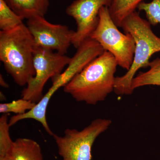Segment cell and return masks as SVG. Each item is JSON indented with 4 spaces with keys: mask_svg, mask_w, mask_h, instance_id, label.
<instances>
[{
    "mask_svg": "<svg viewBox=\"0 0 160 160\" xmlns=\"http://www.w3.org/2000/svg\"><path fill=\"white\" fill-rule=\"evenodd\" d=\"M107 119L93 120L82 130L67 129L63 136L53 135L59 154L62 160H92V149L97 138L111 126Z\"/></svg>",
    "mask_w": 160,
    "mask_h": 160,
    "instance_id": "cell-5",
    "label": "cell"
},
{
    "mask_svg": "<svg viewBox=\"0 0 160 160\" xmlns=\"http://www.w3.org/2000/svg\"><path fill=\"white\" fill-rule=\"evenodd\" d=\"M105 51L95 40L89 38L81 44L65 71L52 79V86L36 105L37 109L41 112H46L52 97L61 87L66 86L75 76L91 61L102 54Z\"/></svg>",
    "mask_w": 160,
    "mask_h": 160,
    "instance_id": "cell-8",
    "label": "cell"
},
{
    "mask_svg": "<svg viewBox=\"0 0 160 160\" xmlns=\"http://www.w3.org/2000/svg\"><path fill=\"white\" fill-rule=\"evenodd\" d=\"M112 0H75L66 8V14L74 18L76 22L72 45L77 48L90 38L98 25L99 12L104 6L109 7Z\"/></svg>",
    "mask_w": 160,
    "mask_h": 160,
    "instance_id": "cell-9",
    "label": "cell"
},
{
    "mask_svg": "<svg viewBox=\"0 0 160 160\" xmlns=\"http://www.w3.org/2000/svg\"><path fill=\"white\" fill-rule=\"evenodd\" d=\"M118 66L114 56L105 51L75 76L64 91L77 102L96 105L114 91Z\"/></svg>",
    "mask_w": 160,
    "mask_h": 160,
    "instance_id": "cell-1",
    "label": "cell"
},
{
    "mask_svg": "<svg viewBox=\"0 0 160 160\" xmlns=\"http://www.w3.org/2000/svg\"><path fill=\"white\" fill-rule=\"evenodd\" d=\"M35 43L24 23L6 31H0V60L15 82L25 86L35 75L33 67Z\"/></svg>",
    "mask_w": 160,
    "mask_h": 160,
    "instance_id": "cell-2",
    "label": "cell"
},
{
    "mask_svg": "<svg viewBox=\"0 0 160 160\" xmlns=\"http://www.w3.org/2000/svg\"><path fill=\"white\" fill-rule=\"evenodd\" d=\"M121 28L134 38L135 49L130 69L124 75L116 77L114 91L118 95H130L132 81L141 68L149 67L152 56L160 52V38L152 30L150 23L136 11L126 17Z\"/></svg>",
    "mask_w": 160,
    "mask_h": 160,
    "instance_id": "cell-3",
    "label": "cell"
},
{
    "mask_svg": "<svg viewBox=\"0 0 160 160\" xmlns=\"http://www.w3.org/2000/svg\"><path fill=\"white\" fill-rule=\"evenodd\" d=\"M118 27L112 19L109 7L104 6L100 10L98 23L90 38L110 52L118 66L128 71L133 62L135 43L130 33L124 34Z\"/></svg>",
    "mask_w": 160,
    "mask_h": 160,
    "instance_id": "cell-4",
    "label": "cell"
},
{
    "mask_svg": "<svg viewBox=\"0 0 160 160\" xmlns=\"http://www.w3.org/2000/svg\"><path fill=\"white\" fill-rule=\"evenodd\" d=\"M8 114H3L0 118V160H10L13 141L9 132Z\"/></svg>",
    "mask_w": 160,
    "mask_h": 160,
    "instance_id": "cell-14",
    "label": "cell"
},
{
    "mask_svg": "<svg viewBox=\"0 0 160 160\" xmlns=\"http://www.w3.org/2000/svg\"><path fill=\"white\" fill-rule=\"evenodd\" d=\"M10 160H43L41 146L31 139H17L12 144Z\"/></svg>",
    "mask_w": 160,
    "mask_h": 160,
    "instance_id": "cell-11",
    "label": "cell"
},
{
    "mask_svg": "<svg viewBox=\"0 0 160 160\" xmlns=\"http://www.w3.org/2000/svg\"><path fill=\"white\" fill-rule=\"evenodd\" d=\"M0 85L4 88H7L9 87V85L4 80V78L2 74L0 75Z\"/></svg>",
    "mask_w": 160,
    "mask_h": 160,
    "instance_id": "cell-18",
    "label": "cell"
},
{
    "mask_svg": "<svg viewBox=\"0 0 160 160\" xmlns=\"http://www.w3.org/2000/svg\"><path fill=\"white\" fill-rule=\"evenodd\" d=\"M36 104L22 98L11 102L1 103L0 112L3 114H8L9 112H13L16 115L23 114L32 109Z\"/></svg>",
    "mask_w": 160,
    "mask_h": 160,
    "instance_id": "cell-16",
    "label": "cell"
},
{
    "mask_svg": "<svg viewBox=\"0 0 160 160\" xmlns=\"http://www.w3.org/2000/svg\"><path fill=\"white\" fill-rule=\"evenodd\" d=\"M7 5L24 19L44 17L48 11L49 0H5Z\"/></svg>",
    "mask_w": 160,
    "mask_h": 160,
    "instance_id": "cell-10",
    "label": "cell"
},
{
    "mask_svg": "<svg viewBox=\"0 0 160 160\" xmlns=\"http://www.w3.org/2000/svg\"><path fill=\"white\" fill-rule=\"evenodd\" d=\"M148 71L140 72L132 81L131 90L146 86H160V58L150 62Z\"/></svg>",
    "mask_w": 160,
    "mask_h": 160,
    "instance_id": "cell-13",
    "label": "cell"
},
{
    "mask_svg": "<svg viewBox=\"0 0 160 160\" xmlns=\"http://www.w3.org/2000/svg\"><path fill=\"white\" fill-rule=\"evenodd\" d=\"M71 59L66 55L35 47L33 61L35 75L22 91V98L38 102L43 98V89L47 81L59 75Z\"/></svg>",
    "mask_w": 160,
    "mask_h": 160,
    "instance_id": "cell-6",
    "label": "cell"
},
{
    "mask_svg": "<svg viewBox=\"0 0 160 160\" xmlns=\"http://www.w3.org/2000/svg\"><path fill=\"white\" fill-rule=\"evenodd\" d=\"M145 0H112L109 10L112 19L118 27H121L126 17L136 11Z\"/></svg>",
    "mask_w": 160,
    "mask_h": 160,
    "instance_id": "cell-12",
    "label": "cell"
},
{
    "mask_svg": "<svg viewBox=\"0 0 160 160\" xmlns=\"http://www.w3.org/2000/svg\"><path fill=\"white\" fill-rule=\"evenodd\" d=\"M24 19L15 13L5 0H0V29L9 31L22 24Z\"/></svg>",
    "mask_w": 160,
    "mask_h": 160,
    "instance_id": "cell-15",
    "label": "cell"
},
{
    "mask_svg": "<svg viewBox=\"0 0 160 160\" xmlns=\"http://www.w3.org/2000/svg\"><path fill=\"white\" fill-rule=\"evenodd\" d=\"M26 26L35 47L66 55L72 44L75 31L66 25L52 24L44 17L36 16L28 19Z\"/></svg>",
    "mask_w": 160,
    "mask_h": 160,
    "instance_id": "cell-7",
    "label": "cell"
},
{
    "mask_svg": "<svg viewBox=\"0 0 160 160\" xmlns=\"http://www.w3.org/2000/svg\"><path fill=\"white\" fill-rule=\"evenodd\" d=\"M137 9L145 12L147 21L152 26L160 24V0H152L149 3L142 2Z\"/></svg>",
    "mask_w": 160,
    "mask_h": 160,
    "instance_id": "cell-17",
    "label": "cell"
}]
</instances>
